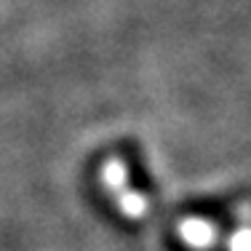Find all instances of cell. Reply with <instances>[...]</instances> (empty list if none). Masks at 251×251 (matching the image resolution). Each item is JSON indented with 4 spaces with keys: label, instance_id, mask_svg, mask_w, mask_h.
<instances>
[{
    "label": "cell",
    "instance_id": "obj_5",
    "mask_svg": "<svg viewBox=\"0 0 251 251\" xmlns=\"http://www.w3.org/2000/svg\"><path fill=\"white\" fill-rule=\"evenodd\" d=\"M238 217H241L243 225H251V206H241L238 208Z\"/></svg>",
    "mask_w": 251,
    "mask_h": 251
},
{
    "label": "cell",
    "instance_id": "obj_3",
    "mask_svg": "<svg viewBox=\"0 0 251 251\" xmlns=\"http://www.w3.org/2000/svg\"><path fill=\"white\" fill-rule=\"evenodd\" d=\"M115 201H118V208H121L126 217H131V219H142L145 214H150V203H147V198L142 193L123 190V193L115 195Z\"/></svg>",
    "mask_w": 251,
    "mask_h": 251
},
{
    "label": "cell",
    "instance_id": "obj_4",
    "mask_svg": "<svg viewBox=\"0 0 251 251\" xmlns=\"http://www.w3.org/2000/svg\"><path fill=\"white\" fill-rule=\"evenodd\" d=\"M227 251H251V225H243L227 241Z\"/></svg>",
    "mask_w": 251,
    "mask_h": 251
},
{
    "label": "cell",
    "instance_id": "obj_1",
    "mask_svg": "<svg viewBox=\"0 0 251 251\" xmlns=\"http://www.w3.org/2000/svg\"><path fill=\"white\" fill-rule=\"evenodd\" d=\"M179 235H182V241L187 243L190 249L206 251V249L214 246L219 230L211 222H206V219H184V222L179 225Z\"/></svg>",
    "mask_w": 251,
    "mask_h": 251
},
{
    "label": "cell",
    "instance_id": "obj_2",
    "mask_svg": "<svg viewBox=\"0 0 251 251\" xmlns=\"http://www.w3.org/2000/svg\"><path fill=\"white\" fill-rule=\"evenodd\" d=\"M101 184H104L112 195L128 190V171H126V163H121L118 158L107 160V163L101 166Z\"/></svg>",
    "mask_w": 251,
    "mask_h": 251
}]
</instances>
